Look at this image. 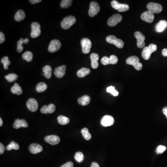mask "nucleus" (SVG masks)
Wrapping results in <instances>:
<instances>
[{
	"label": "nucleus",
	"mask_w": 167,
	"mask_h": 167,
	"mask_svg": "<svg viewBox=\"0 0 167 167\" xmlns=\"http://www.w3.org/2000/svg\"><path fill=\"white\" fill-rule=\"evenodd\" d=\"M156 45L154 44H151L148 47H144L142 53V57L145 60H149L151 54L156 52L157 50Z\"/></svg>",
	"instance_id": "obj_1"
},
{
	"label": "nucleus",
	"mask_w": 167,
	"mask_h": 167,
	"mask_svg": "<svg viewBox=\"0 0 167 167\" xmlns=\"http://www.w3.org/2000/svg\"><path fill=\"white\" fill-rule=\"evenodd\" d=\"M126 64L129 65H132L135 67L137 70L140 71L142 67V65L139 62V58L138 57L132 56L127 58L126 61Z\"/></svg>",
	"instance_id": "obj_2"
},
{
	"label": "nucleus",
	"mask_w": 167,
	"mask_h": 167,
	"mask_svg": "<svg viewBox=\"0 0 167 167\" xmlns=\"http://www.w3.org/2000/svg\"><path fill=\"white\" fill-rule=\"evenodd\" d=\"M76 18L73 16H68L65 17L61 23V27L64 29H68L74 24L76 22Z\"/></svg>",
	"instance_id": "obj_3"
},
{
	"label": "nucleus",
	"mask_w": 167,
	"mask_h": 167,
	"mask_svg": "<svg viewBox=\"0 0 167 167\" xmlns=\"http://www.w3.org/2000/svg\"><path fill=\"white\" fill-rule=\"evenodd\" d=\"M106 40L110 44H113L119 48H122L124 46V42L122 39H118L114 35H109L106 37Z\"/></svg>",
	"instance_id": "obj_4"
},
{
	"label": "nucleus",
	"mask_w": 167,
	"mask_h": 167,
	"mask_svg": "<svg viewBox=\"0 0 167 167\" xmlns=\"http://www.w3.org/2000/svg\"><path fill=\"white\" fill-rule=\"evenodd\" d=\"M81 45L82 46V52L84 54H87L90 53L92 43L91 40L88 38H84L81 40Z\"/></svg>",
	"instance_id": "obj_5"
},
{
	"label": "nucleus",
	"mask_w": 167,
	"mask_h": 167,
	"mask_svg": "<svg viewBox=\"0 0 167 167\" xmlns=\"http://www.w3.org/2000/svg\"><path fill=\"white\" fill-rule=\"evenodd\" d=\"M147 8L148 11L153 13H160L163 10V7L161 5L155 2H150L147 5Z\"/></svg>",
	"instance_id": "obj_6"
},
{
	"label": "nucleus",
	"mask_w": 167,
	"mask_h": 167,
	"mask_svg": "<svg viewBox=\"0 0 167 167\" xmlns=\"http://www.w3.org/2000/svg\"><path fill=\"white\" fill-rule=\"evenodd\" d=\"M111 6L116 10H118L120 12H125L129 9V6L126 4H121L117 1L114 0L111 2Z\"/></svg>",
	"instance_id": "obj_7"
},
{
	"label": "nucleus",
	"mask_w": 167,
	"mask_h": 167,
	"mask_svg": "<svg viewBox=\"0 0 167 167\" xmlns=\"http://www.w3.org/2000/svg\"><path fill=\"white\" fill-rule=\"evenodd\" d=\"M99 11L100 7L99 6V4L96 1L91 2L88 11V14L90 17H93L96 16Z\"/></svg>",
	"instance_id": "obj_8"
},
{
	"label": "nucleus",
	"mask_w": 167,
	"mask_h": 167,
	"mask_svg": "<svg viewBox=\"0 0 167 167\" xmlns=\"http://www.w3.org/2000/svg\"><path fill=\"white\" fill-rule=\"evenodd\" d=\"M122 16L120 14H115L110 17L107 21L108 26L114 27L116 26L122 20Z\"/></svg>",
	"instance_id": "obj_9"
},
{
	"label": "nucleus",
	"mask_w": 167,
	"mask_h": 167,
	"mask_svg": "<svg viewBox=\"0 0 167 167\" xmlns=\"http://www.w3.org/2000/svg\"><path fill=\"white\" fill-rule=\"evenodd\" d=\"M32 31L31 36L33 38H37L41 34L40 26L39 23L36 22H34L31 24Z\"/></svg>",
	"instance_id": "obj_10"
},
{
	"label": "nucleus",
	"mask_w": 167,
	"mask_h": 167,
	"mask_svg": "<svg viewBox=\"0 0 167 167\" xmlns=\"http://www.w3.org/2000/svg\"><path fill=\"white\" fill-rule=\"evenodd\" d=\"M61 47V43L58 39H54L50 43L48 50L50 53H55L60 49Z\"/></svg>",
	"instance_id": "obj_11"
},
{
	"label": "nucleus",
	"mask_w": 167,
	"mask_h": 167,
	"mask_svg": "<svg viewBox=\"0 0 167 167\" xmlns=\"http://www.w3.org/2000/svg\"><path fill=\"white\" fill-rule=\"evenodd\" d=\"M135 37L137 39V46L138 48H142L145 46L144 40L145 37L141 32H136L134 34Z\"/></svg>",
	"instance_id": "obj_12"
},
{
	"label": "nucleus",
	"mask_w": 167,
	"mask_h": 167,
	"mask_svg": "<svg viewBox=\"0 0 167 167\" xmlns=\"http://www.w3.org/2000/svg\"><path fill=\"white\" fill-rule=\"evenodd\" d=\"M27 106L30 111L35 112L38 108V103L35 99L31 98L27 101Z\"/></svg>",
	"instance_id": "obj_13"
},
{
	"label": "nucleus",
	"mask_w": 167,
	"mask_h": 167,
	"mask_svg": "<svg viewBox=\"0 0 167 167\" xmlns=\"http://www.w3.org/2000/svg\"><path fill=\"white\" fill-rule=\"evenodd\" d=\"M141 18L142 20L148 23H152L155 19L154 13L149 11H146L142 14Z\"/></svg>",
	"instance_id": "obj_14"
},
{
	"label": "nucleus",
	"mask_w": 167,
	"mask_h": 167,
	"mask_svg": "<svg viewBox=\"0 0 167 167\" xmlns=\"http://www.w3.org/2000/svg\"><path fill=\"white\" fill-rule=\"evenodd\" d=\"M114 123L113 118L110 115L104 116L101 120V125L104 127H108L112 125Z\"/></svg>",
	"instance_id": "obj_15"
},
{
	"label": "nucleus",
	"mask_w": 167,
	"mask_h": 167,
	"mask_svg": "<svg viewBox=\"0 0 167 167\" xmlns=\"http://www.w3.org/2000/svg\"><path fill=\"white\" fill-rule=\"evenodd\" d=\"M44 140L48 144L52 145L58 144L61 141V139L59 137L56 136V135L46 136L45 137Z\"/></svg>",
	"instance_id": "obj_16"
},
{
	"label": "nucleus",
	"mask_w": 167,
	"mask_h": 167,
	"mask_svg": "<svg viewBox=\"0 0 167 167\" xmlns=\"http://www.w3.org/2000/svg\"><path fill=\"white\" fill-rule=\"evenodd\" d=\"M56 107L53 104H50L48 106L45 105L40 109V112L43 114L53 113L55 112Z\"/></svg>",
	"instance_id": "obj_17"
},
{
	"label": "nucleus",
	"mask_w": 167,
	"mask_h": 167,
	"mask_svg": "<svg viewBox=\"0 0 167 167\" xmlns=\"http://www.w3.org/2000/svg\"><path fill=\"white\" fill-rule=\"evenodd\" d=\"M13 126L15 129H18L20 127L27 128L28 127V125L25 119H17L15 120V122L13 123Z\"/></svg>",
	"instance_id": "obj_18"
},
{
	"label": "nucleus",
	"mask_w": 167,
	"mask_h": 167,
	"mask_svg": "<svg viewBox=\"0 0 167 167\" xmlns=\"http://www.w3.org/2000/svg\"><path fill=\"white\" fill-rule=\"evenodd\" d=\"M66 68V67L65 65L58 66L55 69L54 73L58 78H62L65 75Z\"/></svg>",
	"instance_id": "obj_19"
},
{
	"label": "nucleus",
	"mask_w": 167,
	"mask_h": 167,
	"mask_svg": "<svg viewBox=\"0 0 167 167\" xmlns=\"http://www.w3.org/2000/svg\"><path fill=\"white\" fill-rule=\"evenodd\" d=\"M29 150L32 154H36L42 151L43 147L38 144H32L29 146Z\"/></svg>",
	"instance_id": "obj_20"
},
{
	"label": "nucleus",
	"mask_w": 167,
	"mask_h": 167,
	"mask_svg": "<svg viewBox=\"0 0 167 167\" xmlns=\"http://www.w3.org/2000/svg\"><path fill=\"white\" fill-rule=\"evenodd\" d=\"M90 58H91V61H92L91 66L92 68H97L99 65L98 62L99 59V55L98 54H95V53H92L90 55Z\"/></svg>",
	"instance_id": "obj_21"
},
{
	"label": "nucleus",
	"mask_w": 167,
	"mask_h": 167,
	"mask_svg": "<svg viewBox=\"0 0 167 167\" xmlns=\"http://www.w3.org/2000/svg\"><path fill=\"white\" fill-rule=\"evenodd\" d=\"M167 27V22L166 20H161L156 25L155 29L158 33L163 31Z\"/></svg>",
	"instance_id": "obj_22"
},
{
	"label": "nucleus",
	"mask_w": 167,
	"mask_h": 167,
	"mask_svg": "<svg viewBox=\"0 0 167 167\" xmlns=\"http://www.w3.org/2000/svg\"><path fill=\"white\" fill-rule=\"evenodd\" d=\"M91 101V98L88 95H84L78 99L79 104L82 106H87L89 104Z\"/></svg>",
	"instance_id": "obj_23"
},
{
	"label": "nucleus",
	"mask_w": 167,
	"mask_h": 167,
	"mask_svg": "<svg viewBox=\"0 0 167 167\" xmlns=\"http://www.w3.org/2000/svg\"><path fill=\"white\" fill-rule=\"evenodd\" d=\"M42 70L43 72L44 73L43 75L45 77V78L47 79H50L51 76H52V67H51L50 66L47 65L43 67Z\"/></svg>",
	"instance_id": "obj_24"
},
{
	"label": "nucleus",
	"mask_w": 167,
	"mask_h": 167,
	"mask_svg": "<svg viewBox=\"0 0 167 167\" xmlns=\"http://www.w3.org/2000/svg\"><path fill=\"white\" fill-rule=\"evenodd\" d=\"M11 91L13 94H16L17 95H20L23 93V90L21 87L18 83H15L13 86L11 88Z\"/></svg>",
	"instance_id": "obj_25"
},
{
	"label": "nucleus",
	"mask_w": 167,
	"mask_h": 167,
	"mask_svg": "<svg viewBox=\"0 0 167 167\" xmlns=\"http://www.w3.org/2000/svg\"><path fill=\"white\" fill-rule=\"evenodd\" d=\"M29 39L26 38L24 39L23 38H20L18 42H17V51L18 53H21L23 50V44H27L29 42Z\"/></svg>",
	"instance_id": "obj_26"
},
{
	"label": "nucleus",
	"mask_w": 167,
	"mask_h": 167,
	"mask_svg": "<svg viewBox=\"0 0 167 167\" xmlns=\"http://www.w3.org/2000/svg\"><path fill=\"white\" fill-rule=\"evenodd\" d=\"M90 72L91 71L89 69L84 67L79 70V71H78L77 74L78 77H79V78H83L88 75L90 73Z\"/></svg>",
	"instance_id": "obj_27"
},
{
	"label": "nucleus",
	"mask_w": 167,
	"mask_h": 167,
	"mask_svg": "<svg viewBox=\"0 0 167 167\" xmlns=\"http://www.w3.org/2000/svg\"><path fill=\"white\" fill-rule=\"evenodd\" d=\"M25 18V13L23 10H18L15 16V20L17 21H22Z\"/></svg>",
	"instance_id": "obj_28"
},
{
	"label": "nucleus",
	"mask_w": 167,
	"mask_h": 167,
	"mask_svg": "<svg viewBox=\"0 0 167 167\" xmlns=\"http://www.w3.org/2000/svg\"><path fill=\"white\" fill-rule=\"evenodd\" d=\"M57 120L58 122L61 125H66L70 122L69 118L64 116L61 115L58 116Z\"/></svg>",
	"instance_id": "obj_29"
},
{
	"label": "nucleus",
	"mask_w": 167,
	"mask_h": 167,
	"mask_svg": "<svg viewBox=\"0 0 167 167\" xmlns=\"http://www.w3.org/2000/svg\"><path fill=\"white\" fill-rule=\"evenodd\" d=\"M81 132L82 133L84 138L87 140H90L92 138V135L89 133L88 129L87 128H84L81 130Z\"/></svg>",
	"instance_id": "obj_30"
},
{
	"label": "nucleus",
	"mask_w": 167,
	"mask_h": 167,
	"mask_svg": "<svg viewBox=\"0 0 167 167\" xmlns=\"http://www.w3.org/2000/svg\"><path fill=\"white\" fill-rule=\"evenodd\" d=\"M19 149V145L15 141H12L8 146H6V149L8 151H10L12 149L18 150Z\"/></svg>",
	"instance_id": "obj_31"
},
{
	"label": "nucleus",
	"mask_w": 167,
	"mask_h": 167,
	"mask_svg": "<svg viewBox=\"0 0 167 167\" xmlns=\"http://www.w3.org/2000/svg\"><path fill=\"white\" fill-rule=\"evenodd\" d=\"M23 58L27 62H31L33 60V53L30 51H27L23 54Z\"/></svg>",
	"instance_id": "obj_32"
},
{
	"label": "nucleus",
	"mask_w": 167,
	"mask_h": 167,
	"mask_svg": "<svg viewBox=\"0 0 167 167\" xmlns=\"http://www.w3.org/2000/svg\"><path fill=\"white\" fill-rule=\"evenodd\" d=\"M47 88V85L44 82H40L36 86V91L38 92H44Z\"/></svg>",
	"instance_id": "obj_33"
},
{
	"label": "nucleus",
	"mask_w": 167,
	"mask_h": 167,
	"mask_svg": "<svg viewBox=\"0 0 167 167\" xmlns=\"http://www.w3.org/2000/svg\"><path fill=\"white\" fill-rule=\"evenodd\" d=\"M5 79L9 82H14L18 78V76L15 73H10L5 76Z\"/></svg>",
	"instance_id": "obj_34"
},
{
	"label": "nucleus",
	"mask_w": 167,
	"mask_h": 167,
	"mask_svg": "<svg viewBox=\"0 0 167 167\" xmlns=\"http://www.w3.org/2000/svg\"><path fill=\"white\" fill-rule=\"evenodd\" d=\"M73 3L72 0H62L61 1V7L63 8H66L70 7Z\"/></svg>",
	"instance_id": "obj_35"
},
{
	"label": "nucleus",
	"mask_w": 167,
	"mask_h": 167,
	"mask_svg": "<svg viewBox=\"0 0 167 167\" xmlns=\"http://www.w3.org/2000/svg\"><path fill=\"white\" fill-rule=\"evenodd\" d=\"M75 160L78 163H81L84 159V156L81 152H77L74 156Z\"/></svg>",
	"instance_id": "obj_36"
},
{
	"label": "nucleus",
	"mask_w": 167,
	"mask_h": 167,
	"mask_svg": "<svg viewBox=\"0 0 167 167\" xmlns=\"http://www.w3.org/2000/svg\"><path fill=\"white\" fill-rule=\"evenodd\" d=\"M1 62L4 65V68L5 70L8 69V66L10 64V61L8 60V58L7 56L4 57L1 59Z\"/></svg>",
	"instance_id": "obj_37"
},
{
	"label": "nucleus",
	"mask_w": 167,
	"mask_h": 167,
	"mask_svg": "<svg viewBox=\"0 0 167 167\" xmlns=\"http://www.w3.org/2000/svg\"><path fill=\"white\" fill-rule=\"evenodd\" d=\"M106 91L107 92L111 93L114 96H117L118 95V92L115 90L114 87L112 86H110L107 88Z\"/></svg>",
	"instance_id": "obj_38"
},
{
	"label": "nucleus",
	"mask_w": 167,
	"mask_h": 167,
	"mask_svg": "<svg viewBox=\"0 0 167 167\" xmlns=\"http://www.w3.org/2000/svg\"><path fill=\"white\" fill-rule=\"evenodd\" d=\"M166 149H167V148L165 146L159 145L156 149V153L157 154H161L165 151Z\"/></svg>",
	"instance_id": "obj_39"
},
{
	"label": "nucleus",
	"mask_w": 167,
	"mask_h": 167,
	"mask_svg": "<svg viewBox=\"0 0 167 167\" xmlns=\"http://www.w3.org/2000/svg\"><path fill=\"white\" fill-rule=\"evenodd\" d=\"M110 64L115 65L117 64L118 62V58L117 56L115 55H112L110 56Z\"/></svg>",
	"instance_id": "obj_40"
},
{
	"label": "nucleus",
	"mask_w": 167,
	"mask_h": 167,
	"mask_svg": "<svg viewBox=\"0 0 167 167\" xmlns=\"http://www.w3.org/2000/svg\"><path fill=\"white\" fill-rule=\"evenodd\" d=\"M101 61V63L103 65H107L110 64V58L106 56H104V57L102 58Z\"/></svg>",
	"instance_id": "obj_41"
},
{
	"label": "nucleus",
	"mask_w": 167,
	"mask_h": 167,
	"mask_svg": "<svg viewBox=\"0 0 167 167\" xmlns=\"http://www.w3.org/2000/svg\"><path fill=\"white\" fill-rule=\"evenodd\" d=\"M73 163L72 161H68L62 165L61 167H73Z\"/></svg>",
	"instance_id": "obj_42"
},
{
	"label": "nucleus",
	"mask_w": 167,
	"mask_h": 167,
	"mask_svg": "<svg viewBox=\"0 0 167 167\" xmlns=\"http://www.w3.org/2000/svg\"><path fill=\"white\" fill-rule=\"evenodd\" d=\"M5 40V37L4 35V33H2L1 32H0V43L2 44L4 42Z\"/></svg>",
	"instance_id": "obj_43"
},
{
	"label": "nucleus",
	"mask_w": 167,
	"mask_h": 167,
	"mask_svg": "<svg viewBox=\"0 0 167 167\" xmlns=\"http://www.w3.org/2000/svg\"><path fill=\"white\" fill-rule=\"evenodd\" d=\"M5 151V147L1 143H0V154H4Z\"/></svg>",
	"instance_id": "obj_44"
},
{
	"label": "nucleus",
	"mask_w": 167,
	"mask_h": 167,
	"mask_svg": "<svg viewBox=\"0 0 167 167\" xmlns=\"http://www.w3.org/2000/svg\"><path fill=\"white\" fill-rule=\"evenodd\" d=\"M30 2L32 4H36L42 1V0H30Z\"/></svg>",
	"instance_id": "obj_45"
},
{
	"label": "nucleus",
	"mask_w": 167,
	"mask_h": 167,
	"mask_svg": "<svg viewBox=\"0 0 167 167\" xmlns=\"http://www.w3.org/2000/svg\"><path fill=\"white\" fill-rule=\"evenodd\" d=\"M100 167L98 163L96 162H92L91 163V167Z\"/></svg>",
	"instance_id": "obj_46"
},
{
	"label": "nucleus",
	"mask_w": 167,
	"mask_h": 167,
	"mask_svg": "<svg viewBox=\"0 0 167 167\" xmlns=\"http://www.w3.org/2000/svg\"><path fill=\"white\" fill-rule=\"evenodd\" d=\"M162 54L164 57H167V49L164 48L162 51Z\"/></svg>",
	"instance_id": "obj_47"
},
{
	"label": "nucleus",
	"mask_w": 167,
	"mask_h": 167,
	"mask_svg": "<svg viewBox=\"0 0 167 167\" xmlns=\"http://www.w3.org/2000/svg\"><path fill=\"white\" fill-rule=\"evenodd\" d=\"M163 112L164 114L166 116V118H167V106L163 108Z\"/></svg>",
	"instance_id": "obj_48"
},
{
	"label": "nucleus",
	"mask_w": 167,
	"mask_h": 167,
	"mask_svg": "<svg viewBox=\"0 0 167 167\" xmlns=\"http://www.w3.org/2000/svg\"><path fill=\"white\" fill-rule=\"evenodd\" d=\"M2 125H3V121H2V119L1 118H0V126L1 127Z\"/></svg>",
	"instance_id": "obj_49"
}]
</instances>
